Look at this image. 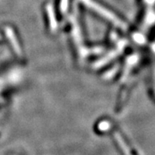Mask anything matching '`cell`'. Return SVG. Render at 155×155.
I'll list each match as a JSON object with an SVG mask.
<instances>
[{
    "mask_svg": "<svg viewBox=\"0 0 155 155\" xmlns=\"http://www.w3.org/2000/svg\"><path fill=\"white\" fill-rule=\"evenodd\" d=\"M86 6H88L90 9L93 10L96 13H98L99 15H101L102 18H106L107 21L110 22L114 25L117 26V27L120 28L121 30H126V25L125 23L120 21L119 18H117L116 15H114L112 12H110L107 9L104 8L102 6L98 4L93 0H81Z\"/></svg>",
    "mask_w": 155,
    "mask_h": 155,
    "instance_id": "obj_1",
    "label": "cell"
},
{
    "mask_svg": "<svg viewBox=\"0 0 155 155\" xmlns=\"http://www.w3.org/2000/svg\"><path fill=\"white\" fill-rule=\"evenodd\" d=\"M6 35H7V37L9 38V41H10V43L12 44V45H13V48H14L15 52L17 53L18 55H21V51L19 44L17 41L15 34H14V31L12 30V29H10V28H7V29H6Z\"/></svg>",
    "mask_w": 155,
    "mask_h": 155,
    "instance_id": "obj_2",
    "label": "cell"
},
{
    "mask_svg": "<svg viewBox=\"0 0 155 155\" xmlns=\"http://www.w3.org/2000/svg\"><path fill=\"white\" fill-rule=\"evenodd\" d=\"M114 138H115V139H116L117 143L119 144L120 146V150H122L124 155H132V152L130 150L129 147H128V146L127 145L124 140L123 139V138L121 137V136L120 135V133H118V132H114Z\"/></svg>",
    "mask_w": 155,
    "mask_h": 155,
    "instance_id": "obj_3",
    "label": "cell"
},
{
    "mask_svg": "<svg viewBox=\"0 0 155 155\" xmlns=\"http://www.w3.org/2000/svg\"><path fill=\"white\" fill-rule=\"evenodd\" d=\"M47 11L48 17L50 19V27L52 31H54L57 29V22H56V18H55L54 14L53 7L51 5H47Z\"/></svg>",
    "mask_w": 155,
    "mask_h": 155,
    "instance_id": "obj_4",
    "label": "cell"
},
{
    "mask_svg": "<svg viewBox=\"0 0 155 155\" xmlns=\"http://www.w3.org/2000/svg\"><path fill=\"white\" fill-rule=\"evenodd\" d=\"M68 1L69 0H61V10L62 11H65L68 7Z\"/></svg>",
    "mask_w": 155,
    "mask_h": 155,
    "instance_id": "obj_5",
    "label": "cell"
}]
</instances>
